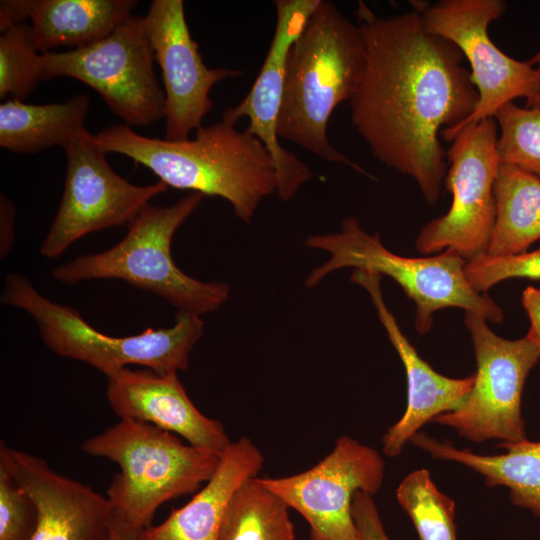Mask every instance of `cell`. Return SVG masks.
<instances>
[{
  "label": "cell",
  "instance_id": "obj_2",
  "mask_svg": "<svg viewBox=\"0 0 540 540\" xmlns=\"http://www.w3.org/2000/svg\"><path fill=\"white\" fill-rule=\"evenodd\" d=\"M94 140L106 153L148 168L167 187L225 199L246 223L277 191L274 161L263 143L223 120L201 126L193 139L183 141L147 137L125 123L99 131Z\"/></svg>",
  "mask_w": 540,
  "mask_h": 540
},
{
  "label": "cell",
  "instance_id": "obj_33",
  "mask_svg": "<svg viewBox=\"0 0 540 540\" xmlns=\"http://www.w3.org/2000/svg\"><path fill=\"white\" fill-rule=\"evenodd\" d=\"M30 0H2L0 2V30L22 24L29 18Z\"/></svg>",
  "mask_w": 540,
  "mask_h": 540
},
{
  "label": "cell",
  "instance_id": "obj_17",
  "mask_svg": "<svg viewBox=\"0 0 540 540\" xmlns=\"http://www.w3.org/2000/svg\"><path fill=\"white\" fill-rule=\"evenodd\" d=\"M106 397L120 419L149 423L195 447L221 455L232 443L223 424L193 404L176 372L121 369L107 377Z\"/></svg>",
  "mask_w": 540,
  "mask_h": 540
},
{
  "label": "cell",
  "instance_id": "obj_27",
  "mask_svg": "<svg viewBox=\"0 0 540 540\" xmlns=\"http://www.w3.org/2000/svg\"><path fill=\"white\" fill-rule=\"evenodd\" d=\"M43 81L42 53L34 46L29 25L18 24L0 36V98L24 100Z\"/></svg>",
  "mask_w": 540,
  "mask_h": 540
},
{
  "label": "cell",
  "instance_id": "obj_5",
  "mask_svg": "<svg viewBox=\"0 0 540 540\" xmlns=\"http://www.w3.org/2000/svg\"><path fill=\"white\" fill-rule=\"evenodd\" d=\"M0 300L27 312L54 353L84 362L106 377L129 365H141L161 374L185 371L190 353L204 332L199 315L178 311L169 328L110 336L88 324L77 310L43 296L21 273L6 276Z\"/></svg>",
  "mask_w": 540,
  "mask_h": 540
},
{
  "label": "cell",
  "instance_id": "obj_23",
  "mask_svg": "<svg viewBox=\"0 0 540 540\" xmlns=\"http://www.w3.org/2000/svg\"><path fill=\"white\" fill-rule=\"evenodd\" d=\"M496 219L486 253H523L540 239V179L502 164L494 183Z\"/></svg>",
  "mask_w": 540,
  "mask_h": 540
},
{
  "label": "cell",
  "instance_id": "obj_24",
  "mask_svg": "<svg viewBox=\"0 0 540 540\" xmlns=\"http://www.w3.org/2000/svg\"><path fill=\"white\" fill-rule=\"evenodd\" d=\"M289 509L260 478H249L232 494L218 540H295Z\"/></svg>",
  "mask_w": 540,
  "mask_h": 540
},
{
  "label": "cell",
  "instance_id": "obj_30",
  "mask_svg": "<svg viewBox=\"0 0 540 540\" xmlns=\"http://www.w3.org/2000/svg\"><path fill=\"white\" fill-rule=\"evenodd\" d=\"M352 515L360 540H390L372 495L358 491L353 498Z\"/></svg>",
  "mask_w": 540,
  "mask_h": 540
},
{
  "label": "cell",
  "instance_id": "obj_8",
  "mask_svg": "<svg viewBox=\"0 0 540 540\" xmlns=\"http://www.w3.org/2000/svg\"><path fill=\"white\" fill-rule=\"evenodd\" d=\"M154 61L143 17L131 15L94 44L42 53V74L43 80L69 77L83 82L125 124L149 126L165 113V94Z\"/></svg>",
  "mask_w": 540,
  "mask_h": 540
},
{
  "label": "cell",
  "instance_id": "obj_10",
  "mask_svg": "<svg viewBox=\"0 0 540 540\" xmlns=\"http://www.w3.org/2000/svg\"><path fill=\"white\" fill-rule=\"evenodd\" d=\"M412 6L429 33L460 50L470 64V80L478 93L471 115L460 125L442 130L444 140L451 142L463 128L494 118L499 108L516 98L524 97L528 102L540 94L537 70L528 61L506 55L489 36V25L505 12L506 1L441 0Z\"/></svg>",
  "mask_w": 540,
  "mask_h": 540
},
{
  "label": "cell",
  "instance_id": "obj_11",
  "mask_svg": "<svg viewBox=\"0 0 540 540\" xmlns=\"http://www.w3.org/2000/svg\"><path fill=\"white\" fill-rule=\"evenodd\" d=\"M497 139L492 117L463 128L451 141L444 178L451 206L421 229L415 241L420 253L452 249L465 260L486 253L496 219Z\"/></svg>",
  "mask_w": 540,
  "mask_h": 540
},
{
  "label": "cell",
  "instance_id": "obj_15",
  "mask_svg": "<svg viewBox=\"0 0 540 540\" xmlns=\"http://www.w3.org/2000/svg\"><path fill=\"white\" fill-rule=\"evenodd\" d=\"M319 2L275 1V31L260 72L242 101L234 107L226 108L222 114V120L233 125L241 118L249 119L246 129L263 143L274 161L276 192L283 201H289L313 176L303 161L280 144L277 128L287 56Z\"/></svg>",
  "mask_w": 540,
  "mask_h": 540
},
{
  "label": "cell",
  "instance_id": "obj_36",
  "mask_svg": "<svg viewBox=\"0 0 540 540\" xmlns=\"http://www.w3.org/2000/svg\"><path fill=\"white\" fill-rule=\"evenodd\" d=\"M539 99H540V94L537 95V96H536L535 98H533L532 100L526 102V105H527V104H530L531 102H533V101H535V100H539Z\"/></svg>",
  "mask_w": 540,
  "mask_h": 540
},
{
  "label": "cell",
  "instance_id": "obj_31",
  "mask_svg": "<svg viewBox=\"0 0 540 540\" xmlns=\"http://www.w3.org/2000/svg\"><path fill=\"white\" fill-rule=\"evenodd\" d=\"M522 305L529 317L526 337L540 349V289L528 286L522 293Z\"/></svg>",
  "mask_w": 540,
  "mask_h": 540
},
{
  "label": "cell",
  "instance_id": "obj_6",
  "mask_svg": "<svg viewBox=\"0 0 540 540\" xmlns=\"http://www.w3.org/2000/svg\"><path fill=\"white\" fill-rule=\"evenodd\" d=\"M81 449L115 462L107 490L113 507L140 531L163 503L198 491L214 474L221 455L149 423L120 419L86 439Z\"/></svg>",
  "mask_w": 540,
  "mask_h": 540
},
{
  "label": "cell",
  "instance_id": "obj_12",
  "mask_svg": "<svg viewBox=\"0 0 540 540\" xmlns=\"http://www.w3.org/2000/svg\"><path fill=\"white\" fill-rule=\"evenodd\" d=\"M66 177L60 204L40 254L54 259L80 238L119 225H129L167 185L138 186L117 174L106 152L86 128L64 147Z\"/></svg>",
  "mask_w": 540,
  "mask_h": 540
},
{
  "label": "cell",
  "instance_id": "obj_16",
  "mask_svg": "<svg viewBox=\"0 0 540 540\" xmlns=\"http://www.w3.org/2000/svg\"><path fill=\"white\" fill-rule=\"evenodd\" d=\"M0 464L33 499L38 522L30 540H111L114 507L88 485L29 453L0 445Z\"/></svg>",
  "mask_w": 540,
  "mask_h": 540
},
{
  "label": "cell",
  "instance_id": "obj_20",
  "mask_svg": "<svg viewBox=\"0 0 540 540\" xmlns=\"http://www.w3.org/2000/svg\"><path fill=\"white\" fill-rule=\"evenodd\" d=\"M135 0H30L29 33L39 52L82 48L112 33L132 15Z\"/></svg>",
  "mask_w": 540,
  "mask_h": 540
},
{
  "label": "cell",
  "instance_id": "obj_14",
  "mask_svg": "<svg viewBox=\"0 0 540 540\" xmlns=\"http://www.w3.org/2000/svg\"><path fill=\"white\" fill-rule=\"evenodd\" d=\"M143 24L155 61L160 66L165 94V138L189 139L213 108L209 94L220 81L236 78L242 71L210 68L192 39L182 0H153Z\"/></svg>",
  "mask_w": 540,
  "mask_h": 540
},
{
  "label": "cell",
  "instance_id": "obj_4",
  "mask_svg": "<svg viewBox=\"0 0 540 540\" xmlns=\"http://www.w3.org/2000/svg\"><path fill=\"white\" fill-rule=\"evenodd\" d=\"M203 197L189 192L168 206L147 204L128 225L120 242L106 251L81 255L56 267L53 278L66 285L120 279L160 296L179 312L201 316L216 311L229 297L228 284L188 276L177 267L171 253L175 232Z\"/></svg>",
  "mask_w": 540,
  "mask_h": 540
},
{
  "label": "cell",
  "instance_id": "obj_19",
  "mask_svg": "<svg viewBox=\"0 0 540 540\" xmlns=\"http://www.w3.org/2000/svg\"><path fill=\"white\" fill-rule=\"evenodd\" d=\"M263 463L261 451L249 438L232 442L221 454L212 477L188 503L173 509L162 523L143 528L137 540H218L232 494L256 477Z\"/></svg>",
  "mask_w": 540,
  "mask_h": 540
},
{
  "label": "cell",
  "instance_id": "obj_21",
  "mask_svg": "<svg viewBox=\"0 0 540 540\" xmlns=\"http://www.w3.org/2000/svg\"><path fill=\"white\" fill-rule=\"evenodd\" d=\"M411 441L433 458L457 462L474 470L489 487L508 488L513 505L529 509L540 518V441L500 443L498 446L506 452L498 455L458 449L420 432Z\"/></svg>",
  "mask_w": 540,
  "mask_h": 540
},
{
  "label": "cell",
  "instance_id": "obj_18",
  "mask_svg": "<svg viewBox=\"0 0 540 540\" xmlns=\"http://www.w3.org/2000/svg\"><path fill=\"white\" fill-rule=\"evenodd\" d=\"M381 277L376 272L354 270L350 280L369 293L378 318L405 368L407 406L402 417L382 437L384 454L396 457L424 424L463 403L473 387L475 373L465 378L446 377L420 357L384 302Z\"/></svg>",
  "mask_w": 540,
  "mask_h": 540
},
{
  "label": "cell",
  "instance_id": "obj_29",
  "mask_svg": "<svg viewBox=\"0 0 540 540\" xmlns=\"http://www.w3.org/2000/svg\"><path fill=\"white\" fill-rule=\"evenodd\" d=\"M37 522L33 499L0 464V540H30Z\"/></svg>",
  "mask_w": 540,
  "mask_h": 540
},
{
  "label": "cell",
  "instance_id": "obj_28",
  "mask_svg": "<svg viewBox=\"0 0 540 540\" xmlns=\"http://www.w3.org/2000/svg\"><path fill=\"white\" fill-rule=\"evenodd\" d=\"M464 272L478 293H485L500 281L510 278L540 280V248L506 256L483 253L467 260Z\"/></svg>",
  "mask_w": 540,
  "mask_h": 540
},
{
  "label": "cell",
  "instance_id": "obj_35",
  "mask_svg": "<svg viewBox=\"0 0 540 540\" xmlns=\"http://www.w3.org/2000/svg\"><path fill=\"white\" fill-rule=\"evenodd\" d=\"M528 63L533 66L540 75V49L539 51L529 60Z\"/></svg>",
  "mask_w": 540,
  "mask_h": 540
},
{
  "label": "cell",
  "instance_id": "obj_26",
  "mask_svg": "<svg viewBox=\"0 0 540 540\" xmlns=\"http://www.w3.org/2000/svg\"><path fill=\"white\" fill-rule=\"evenodd\" d=\"M499 134L500 163L517 167L540 179V99L520 107L503 105L494 115Z\"/></svg>",
  "mask_w": 540,
  "mask_h": 540
},
{
  "label": "cell",
  "instance_id": "obj_22",
  "mask_svg": "<svg viewBox=\"0 0 540 540\" xmlns=\"http://www.w3.org/2000/svg\"><path fill=\"white\" fill-rule=\"evenodd\" d=\"M89 98L78 94L65 102L26 104L9 99L0 104V146L33 154L51 146L64 147L84 130Z\"/></svg>",
  "mask_w": 540,
  "mask_h": 540
},
{
  "label": "cell",
  "instance_id": "obj_34",
  "mask_svg": "<svg viewBox=\"0 0 540 540\" xmlns=\"http://www.w3.org/2000/svg\"><path fill=\"white\" fill-rule=\"evenodd\" d=\"M140 530L114 508L113 531L111 540H137Z\"/></svg>",
  "mask_w": 540,
  "mask_h": 540
},
{
  "label": "cell",
  "instance_id": "obj_13",
  "mask_svg": "<svg viewBox=\"0 0 540 540\" xmlns=\"http://www.w3.org/2000/svg\"><path fill=\"white\" fill-rule=\"evenodd\" d=\"M385 463L379 452L349 436L313 467L286 477L260 478L310 525L309 540H360L352 515L354 495L376 494Z\"/></svg>",
  "mask_w": 540,
  "mask_h": 540
},
{
  "label": "cell",
  "instance_id": "obj_7",
  "mask_svg": "<svg viewBox=\"0 0 540 540\" xmlns=\"http://www.w3.org/2000/svg\"><path fill=\"white\" fill-rule=\"evenodd\" d=\"M305 244L329 253V258L308 275L306 287H314L331 272L348 267L386 275L415 303V328L421 335L430 331L433 314L447 307L465 309L492 323L504 319L501 307L490 296L471 287L464 272L466 260L452 249L431 257L397 255L383 245L379 234L364 231L355 217L344 219L340 232L311 235Z\"/></svg>",
  "mask_w": 540,
  "mask_h": 540
},
{
  "label": "cell",
  "instance_id": "obj_9",
  "mask_svg": "<svg viewBox=\"0 0 540 540\" xmlns=\"http://www.w3.org/2000/svg\"><path fill=\"white\" fill-rule=\"evenodd\" d=\"M486 319L466 311L464 323L470 333L477 369L473 387L455 410L433 422L455 429L461 437L480 443L526 440L521 412L523 387L540 359V349L526 336L508 340L495 334Z\"/></svg>",
  "mask_w": 540,
  "mask_h": 540
},
{
  "label": "cell",
  "instance_id": "obj_32",
  "mask_svg": "<svg viewBox=\"0 0 540 540\" xmlns=\"http://www.w3.org/2000/svg\"><path fill=\"white\" fill-rule=\"evenodd\" d=\"M0 202V256L6 258L14 243L15 207L9 199L1 194Z\"/></svg>",
  "mask_w": 540,
  "mask_h": 540
},
{
  "label": "cell",
  "instance_id": "obj_25",
  "mask_svg": "<svg viewBox=\"0 0 540 540\" xmlns=\"http://www.w3.org/2000/svg\"><path fill=\"white\" fill-rule=\"evenodd\" d=\"M396 497L420 540H457L455 502L437 488L427 469L409 473Z\"/></svg>",
  "mask_w": 540,
  "mask_h": 540
},
{
  "label": "cell",
  "instance_id": "obj_1",
  "mask_svg": "<svg viewBox=\"0 0 540 540\" xmlns=\"http://www.w3.org/2000/svg\"><path fill=\"white\" fill-rule=\"evenodd\" d=\"M357 18L366 64L349 101L351 122L373 156L411 177L433 205L447 171L439 134L464 122L478 101L464 57L427 31L415 8L378 17L360 2Z\"/></svg>",
  "mask_w": 540,
  "mask_h": 540
},
{
  "label": "cell",
  "instance_id": "obj_3",
  "mask_svg": "<svg viewBox=\"0 0 540 540\" xmlns=\"http://www.w3.org/2000/svg\"><path fill=\"white\" fill-rule=\"evenodd\" d=\"M366 64L358 24L334 3L320 0L291 46L285 66L278 136L315 156L374 178L329 141L327 126L336 107L357 91Z\"/></svg>",
  "mask_w": 540,
  "mask_h": 540
}]
</instances>
